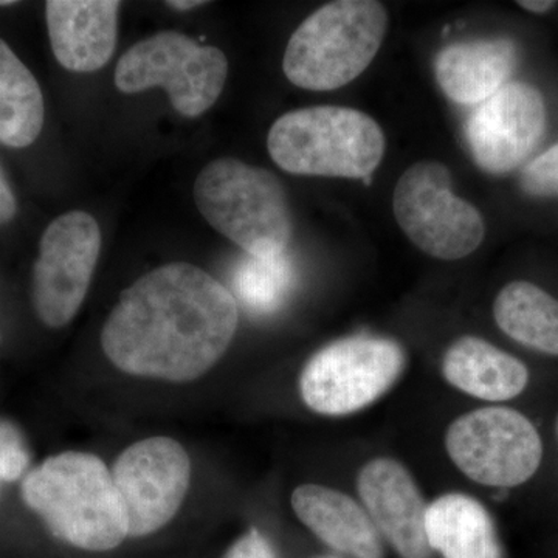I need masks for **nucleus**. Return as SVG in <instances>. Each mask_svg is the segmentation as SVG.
<instances>
[{
    "instance_id": "21",
    "label": "nucleus",
    "mask_w": 558,
    "mask_h": 558,
    "mask_svg": "<svg viewBox=\"0 0 558 558\" xmlns=\"http://www.w3.org/2000/svg\"><path fill=\"white\" fill-rule=\"evenodd\" d=\"M293 281V270L286 253L252 256L241 260L233 274L238 299L255 314H271L281 307Z\"/></svg>"
},
{
    "instance_id": "26",
    "label": "nucleus",
    "mask_w": 558,
    "mask_h": 558,
    "mask_svg": "<svg viewBox=\"0 0 558 558\" xmlns=\"http://www.w3.org/2000/svg\"><path fill=\"white\" fill-rule=\"evenodd\" d=\"M517 5L534 14H545L556 9L557 2H554V0H520Z\"/></svg>"
},
{
    "instance_id": "16",
    "label": "nucleus",
    "mask_w": 558,
    "mask_h": 558,
    "mask_svg": "<svg viewBox=\"0 0 558 558\" xmlns=\"http://www.w3.org/2000/svg\"><path fill=\"white\" fill-rule=\"evenodd\" d=\"M292 509L329 548L352 558H384L380 534L368 512L343 492L303 484L293 490Z\"/></svg>"
},
{
    "instance_id": "14",
    "label": "nucleus",
    "mask_w": 558,
    "mask_h": 558,
    "mask_svg": "<svg viewBox=\"0 0 558 558\" xmlns=\"http://www.w3.org/2000/svg\"><path fill=\"white\" fill-rule=\"evenodd\" d=\"M117 0H50L46 3L51 50L62 68L87 73L108 64L119 36Z\"/></svg>"
},
{
    "instance_id": "1",
    "label": "nucleus",
    "mask_w": 558,
    "mask_h": 558,
    "mask_svg": "<svg viewBox=\"0 0 558 558\" xmlns=\"http://www.w3.org/2000/svg\"><path fill=\"white\" fill-rule=\"evenodd\" d=\"M236 328L238 304L229 289L199 267L174 263L121 293L101 347L123 373L186 384L219 362Z\"/></svg>"
},
{
    "instance_id": "9",
    "label": "nucleus",
    "mask_w": 558,
    "mask_h": 558,
    "mask_svg": "<svg viewBox=\"0 0 558 558\" xmlns=\"http://www.w3.org/2000/svg\"><path fill=\"white\" fill-rule=\"evenodd\" d=\"M392 208L403 233L432 258H468L486 236L483 216L453 193L449 168L439 161L411 165L396 183Z\"/></svg>"
},
{
    "instance_id": "6",
    "label": "nucleus",
    "mask_w": 558,
    "mask_h": 558,
    "mask_svg": "<svg viewBox=\"0 0 558 558\" xmlns=\"http://www.w3.org/2000/svg\"><path fill=\"white\" fill-rule=\"evenodd\" d=\"M446 449L473 483L502 490L526 486L546 459L537 424L506 405L484 407L454 418L447 428Z\"/></svg>"
},
{
    "instance_id": "19",
    "label": "nucleus",
    "mask_w": 558,
    "mask_h": 558,
    "mask_svg": "<svg viewBox=\"0 0 558 558\" xmlns=\"http://www.w3.org/2000/svg\"><path fill=\"white\" fill-rule=\"evenodd\" d=\"M494 318L510 340L558 359V299L531 281H510L499 290Z\"/></svg>"
},
{
    "instance_id": "20",
    "label": "nucleus",
    "mask_w": 558,
    "mask_h": 558,
    "mask_svg": "<svg viewBox=\"0 0 558 558\" xmlns=\"http://www.w3.org/2000/svg\"><path fill=\"white\" fill-rule=\"evenodd\" d=\"M43 92L27 65L0 39V143L25 148L44 126Z\"/></svg>"
},
{
    "instance_id": "4",
    "label": "nucleus",
    "mask_w": 558,
    "mask_h": 558,
    "mask_svg": "<svg viewBox=\"0 0 558 558\" xmlns=\"http://www.w3.org/2000/svg\"><path fill=\"white\" fill-rule=\"evenodd\" d=\"M387 28V9L376 0L330 2L293 33L282 69L301 89H340L369 68Z\"/></svg>"
},
{
    "instance_id": "25",
    "label": "nucleus",
    "mask_w": 558,
    "mask_h": 558,
    "mask_svg": "<svg viewBox=\"0 0 558 558\" xmlns=\"http://www.w3.org/2000/svg\"><path fill=\"white\" fill-rule=\"evenodd\" d=\"M17 204L2 168H0V226L10 222L16 215Z\"/></svg>"
},
{
    "instance_id": "10",
    "label": "nucleus",
    "mask_w": 558,
    "mask_h": 558,
    "mask_svg": "<svg viewBox=\"0 0 558 558\" xmlns=\"http://www.w3.org/2000/svg\"><path fill=\"white\" fill-rule=\"evenodd\" d=\"M100 250V227L89 213H65L44 231L33 269V303L47 326L62 328L75 317Z\"/></svg>"
},
{
    "instance_id": "17",
    "label": "nucleus",
    "mask_w": 558,
    "mask_h": 558,
    "mask_svg": "<svg viewBox=\"0 0 558 558\" xmlns=\"http://www.w3.org/2000/svg\"><path fill=\"white\" fill-rule=\"evenodd\" d=\"M442 374L451 387L490 403L521 398L532 381L531 369L523 360L472 336L450 344L444 354Z\"/></svg>"
},
{
    "instance_id": "23",
    "label": "nucleus",
    "mask_w": 558,
    "mask_h": 558,
    "mask_svg": "<svg viewBox=\"0 0 558 558\" xmlns=\"http://www.w3.org/2000/svg\"><path fill=\"white\" fill-rule=\"evenodd\" d=\"M28 465V453L16 428L0 424V481L20 480Z\"/></svg>"
},
{
    "instance_id": "15",
    "label": "nucleus",
    "mask_w": 558,
    "mask_h": 558,
    "mask_svg": "<svg viewBox=\"0 0 558 558\" xmlns=\"http://www.w3.org/2000/svg\"><path fill=\"white\" fill-rule=\"evenodd\" d=\"M517 64L519 49L512 39H476L440 50L435 75L440 90L451 101L478 106L508 84Z\"/></svg>"
},
{
    "instance_id": "5",
    "label": "nucleus",
    "mask_w": 558,
    "mask_h": 558,
    "mask_svg": "<svg viewBox=\"0 0 558 558\" xmlns=\"http://www.w3.org/2000/svg\"><path fill=\"white\" fill-rule=\"evenodd\" d=\"M194 199L209 226L247 255L286 253L292 216L286 191L271 172L236 159L215 160L197 175Z\"/></svg>"
},
{
    "instance_id": "11",
    "label": "nucleus",
    "mask_w": 558,
    "mask_h": 558,
    "mask_svg": "<svg viewBox=\"0 0 558 558\" xmlns=\"http://www.w3.org/2000/svg\"><path fill=\"white\" fill-rule=\"evenodd\" d=\"M191 462L171 438H149L128 447L112 470L130 537H145L167 526L189 492Z\"/></svg>"
},
{
    "instance_id": "12",
    "label": "nucleus",
    "mask_w": 558,
    "mask_h": 558,
    "mask_svg": "<svg viewBox=\"0 0 558 558\" xmlns=\"http://www.w3.org/2000/svg\"><path fill=\"white\" fill-rule=\"evenodd\" d=\"M542 92L527 83H508L475 106L465 123L473 160L492 175L517 170L537 148L546 130Z\"/></svg>"
},
{
    "instance_id": "28",
    "label": "nucleus",
    "mask_w": 558,
    "mask_h": 558,
    "mask_svg": "<svg viewBox=\"0 0 558 558\" xmlns=\"http://www.w3.org/2000/svg\"><path fill=\"white\" fill-rule=\"evenodd\" d=\"M553 432H554V442H556V449H557V453H558V410L556 413V417H554Z\"/></svg>"
},
{
    "instance_id": "7",
    "label": "nucleus",
    "mask_w": 558,
    "mask_h": 558,
    "mask_svg": "<svg viewBox=\"0 0 558 558\" xmlns=\"http://www.w3.org/2000/svg\"><path fill=\"white\" fill-rule=\"evenodd\" d=\"M229 75L226 54L179 32L140 40L120 58L116 86L123 94L163 87L182 116L196 119L222 94Z\"/></svg>"
},
{
    "instance_id": "29",
    "label": "nucleus",
    "mask_w": 558,
    "mask_h": 558,
    "mask_svg": "<svg viewBox=\"0 0 558 558\" xmlns=\"http://www.w3.org/2000/svg\"><path fill=\"white\" fill-rule=\"evenodd\" d=\"M13 0H0V7L2 5H13Z\"/></svg>"
},
{
    "instance_id": "27",
    "label": "nucleus",
    "mask_w": 558,
    "mask_h": 558,
    "mask_svg": "<svg viewBox=\"0 0 558 558\" xmlns=\"http://www.w3.org/2000/svg\"><path fill=\"white\" fill-rule=\"evenodd\" d=\"M207 2H199V0H174V2H168L171 9L185 11L191 9H197V7L205 5Z\"/></svg>"
},
{
    "instance_id": "24",
    "label": "nucleus",
    "mask_w": 558,
    "mask_h": 558,
    "mask_svg": "<svg viewBox=\"0 0 558 558\" xmlns=\"http://www.w3.org/2000/svg\"><path fill=\"white\" fill-rule=\"evenodd\" d=\"M223 558H278L275 549L271 548L269 539L264 537L259 531L252 529L247 534L242 535L227 550Z\"/></svg>"
},
{
    "instance_id": "22",
    "label": "nucleus",
    "mask_w": 558,
    "mask_h": 558,
    "mask_svg": "<svg viewBox=\"0 0 558 558\" xmlns=\"http://www.w3.org/2000/svg\"><path fill=\"white\" fill-rule=\"evenodd\" d=\"M520 185L529 196L558 197V143L529 161Z\"/></svg>"
},
{
    "instance_id": "3",
    "label": "nucleus",
    "mask_w": 558,
    "mask_h": 558,
    "mask_svg": "<svg viewBox=\"0 0 558 558\" xmlns=\"http://www.w3.org/2000/svg\"><path fill=\"white\" fill-rule=\"evenodd\" d=\"M271 160L300 175L363 180L384 159V131L357 109L315 106L279 117L267 138Z\"/></svg>"
},
{
    "instance_id": "2",
    "label": "nucleus",
    "mask_w": 558,
    "mask_h": 558,
    "mask_svg": "<svg viewBox=\"0 0 558 558\" xmlns=\"http://www.w3.org/2000/svg\"><path fill=\"white\" fill-rule=\"evenodd\" d=\"M22 498L69 545L92 553L130 537L112 473L100 458L81 451L54 454L28 473Z\"/></svg>"
},
{
    "instance_id": "18",
    "label": "nucleus",
    "mask_w": 558,
    "mask_h": 558,
    "mask_svg": "<svg viewBox=\"0 0 558 558\" xmlns=\"http://www.w3.org/2000/svg\"><path fill=\"white\" fill-rule=\"evenodd\" d=\"M425 534L442 558H502L490 513L469 495L453 492L428 505Z\"/></svg>"
},
{
    "instance_id": "8",
    "label": "nucleus",
    "mask_w": 558,
    "mask_h": 558,
    "mask_svg": "<svg viewBox=\"0 0 558 558\" xmlns=\"http://www.w3.org/2000/svg\"><path fill=\"white\" fill-rule=\"evenodd\" d=\"M405 360L402 347L384 337L352 336L332 341L304 366L301 398L323 416L357 413L395 387Z\"/></svg>"
},
{
    "instance_id": "13",
    "label": "nucleus",
    "mask_w": 558,
    "mask_h": 558,
    "mask_svg": "<svg viewBox=\"0 0 558 558\" xmlns=\"http://www.w3.org/2000/svg\"><path fill=\"white\" fill-rule=\"evenodd\" d=\"M357 492L379 534L402 558H432L424 497L402 462L374 458L357 476Z\"/></svg>"
}]
</instances>
